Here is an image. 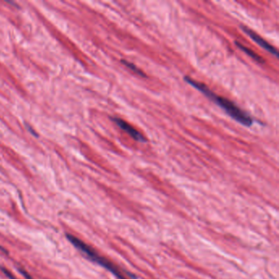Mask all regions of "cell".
<instances>
[{
    "label": "cell",
    "instance_id": "1",
    "mask_svg": "<svg viewBox=\"0 0 279 279\" xmlns=\"http://www.w3.org/2000/svg\"><path fill=\"white\" fill-rule=\"evenodd\" d=\"M184 80L192 86L194 87L195 89L199 90L202 94H204L205 96L214 102V104L220 106L223 110L226 111V113L229 116H231L232 118L236 120L237 122L240 123L242 125L247 126V127H250L253 125L254 120L252 117L249 114L243 111L233 102L223 97L218 96L214 94V92H212L206 84L196 81L193 79H191L190 77L186 76L184 77Z\"/></svg>",
    "mask_w": 279,
    "mask_h": 279
},
{
    "label": "cell",
    "instance_id": "2",
    "mask_svg": "<svg viewBox=\"0 0 279 279\" xmlns=\"http://www.w3.org/2000/svg\"><path fill=\"white\" fill-rule=\"evenodd\" d=\"M67 237H68V240L70 241V243H72L75 247L81 250L82 252L84 253L93 261L98 263L102 266H104V268H106V270L111 271L119 279H128L125 278L123 272H121L118 268L116 267V265L110 262L108 260H106V258H104L101 255H99L93 248L90 247L89 245H87L86 243H84L80 239H77L76 237L70 235V234H67Z\"/></svg>",
    "mask_w": 279,
    "mask_h": 279
},
{
    "label": "cell",
    "instance_id": "3",
    "mask_svg": "<svg viewBox=\"0 0 279 279\" xmlns=\"http://www.w3.org/2000/svg\"><path fill=\"white\" fill-rule=\"evenodd\" d=\"M111 120L116 123L117 126L124 130L125 132L127 133L128 135H130L134 140H136L138 142H147V139L139 132L137 130H135L132 125H130L129 123L126 122L122 119L118 118V117H111Z\"/></svg>",
    "mask_w": 279,
    "mask_h": 279
},
{
    "label": "cell",
    "instance_id": "4",
    "mask_svg": "<svg viewBox=\"0 0 279 279\" xmlns=\"http://www.w3.org/2000/svg\"><path fill=\"white\" fill-rule=\"evenodd\" d=\"M242 29L243 30V32H245V34H247L261 48H264L265 50H267L271 54H274L275 57H279L277 49L275 47H273L270 43H268L267 41L263 39L262 37L256 34L255 32H253L252 30H250L247 27H244V26L242 27Z\"/></svg>",
    "mask_w": 279,
    "mask_h": 279
},
{
    "label": "cell",
    "instance_id": "5",
    "mask_svg": "<svg viewBox=\"0 0 279 279\" xmlns=\"http://www.w3.org/2000/svg\"><path fill=\"white\" fill-rule=\"evenodd\" d=\"M236 43L237 46L239 47V48H241L243 52H245V53H246L249 57L252 58L253 60H255V62H257L259 63H265V60L263 59L260 56L258 55L255 52H253L252 50H250V48H248L247 47H245V46L243 45L242 43H239V42H235Z\"/></svg>",
    "mask_w": 279,
    "mask_h": 279
},
{
    "label": "cell",
    "instance_id": "6",
    "mask_svg": "<svg viewBox=\"0 0 279 279\" xmlns=\"http://www.w3.org/2000/svg\"><path fill=\"white\" fill-rule=\"evenodd\" d=\"M121 63H123L124 65L126 67V68H129L130 70H133L134 72L136 73L137 75H140V76H142V77H146L147 75H145L144 73L142 72V70H140V68H138L135 64L130 63L126 60H121Z\"/></svg>",
    "mask_w": 279,
    "mask_h": 279
},
{
    "label": "cell",
    "instance_id": "7",
    "mask_svg": "<svg viewBox=\"0 0 279 279\" xmlns=\"http://www.w3.org/2000/svg\"><path fill=\"white\" fill-rule=\"evenodd\" d=\"M22 274H23V275H24L25 277L27 278V279H32V278L31 277V276H30L28 274H27V273L25 272V271H22Z\"/></svg>",
    "mask_w": 279,
    "mask_h": 279
}]
</instances>
